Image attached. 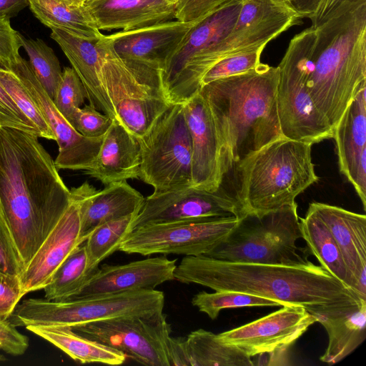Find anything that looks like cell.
Here are the masks:
<instances>
[{
	"instance_id": "3957f363",
	"label": "cell",
	"mask_w": 366,
	"mask_h": 366,
	"mask_svg": "<svg viewBox=\"0 0 366 366\" xmlns=\"http://www.w3.org/2000/svg\"><path fill=\"white\" fill-rule=\"evenodd\" d=\"M277 66L253 69L204 84L199 93L210 109L225 174L238 162L283 137L277 109Z\"/></svg>"
},
{
	"instance_id": "ab89813d",
	"label": "cell",
	"mask_w": 366,
	"mask_h": 366,
	"mask_svg": "<svg viewBox=\"0 0 366 366\" xmlns=\"http://www.w3.org/2000/svg\"><path fill=\"white\" fill-rule=\"evenodd\" d=\"M0 126L25 132L39 138V133L14 103L0 82Z\"/></svg>"
},
{
	"instance_id": "e575fe53",
	"label": "cell",
	"mask_w": 366,
	"mask_h": 366,
	"mask_svg": "<svg viewBox=\"0 0 366 366\" xmlns=\"http://www.w3.org/2000/svg\"><path fill=\"white\" fill-rule=\"evenodd\" d=\"M192 304L215 320L221 310L244 307L281 306L280 303L270 299L247 293L222 290L214 293L201 292L192 299Z\"/></svg>"
},
{
	"instance_id": "4dcf8cb0",
	"label": "cell",
	"mask_w": 366,
	"mask_h": 366,
	"mask_svg": "<svg viewBox=\"0 0 366 366\" xmlns=\"http://www.w3.org/2000/svg\"><path fill=\"white\" fill-rule=\"evenodd\" d=\"M320 323L326 330L329 340L320 360L335 364L351 354L365 339L366 302L347 315L325 318Z\"/></svg>"
},
{
	"instance_id": "83f0119b",
	"label": "cell",
	"mask_w": 366,
	"mask_h": 366,
	"mask_svg": "<svg viewBox=\"0 0 366 366\" xmlns=\"http://www.w3.org/2000/svg\"><path fill=\"white\" fill-rule=\"evenodd\" d=\"M26 329L51 343L74 360L83 364L119 365L126 360L127 356L121 351L84 337L69 327L29 325Z\"/></svg>"
},
{
	"instance_id": "5b68a950",
	"label": "cell",
	"mask_w": 366,
	"mask_h": 366,
	"mask_svg": "<svg viewBox=\"0 0 366 366\" xmlns=\"http://www.w3.org/2000/svg\"><path fill=\"white\" fill-rule=\"evenodd\" d=\"M312 146L283 137L234 167L237 174L235 196L245 214L259 215L292 204L319 181L312 161Z\"/></svg>"
},
{
	"instance_id": "7dc6e473",
	"label": "cell",
	"mask_w": 366,
	"mask_h": 366,
	"mask_svg": "<svg viewBox=\"0 0 366 366\" xmlns=\"http://www.w3.org/2000/svg\"><path fill=\"white\" fill-rule=\"evenodd\" d=\"M27 6V0H0V17H14Z\"/></svg>"
},
{
	"instance_id": "f5cc1de1",
	"label": "cell",
	"mask_w": 366,
	"mask_h": 366,
	"mask_svg": "<svg viewBox=\"0 0 366 366\" xmlns=\"http://www.w3.org/2000/svg\"><path fill=\"white\" fill-rule=\"evenodd\" d=\"M1 341H0V347H1Z\"/></svg>"
},
{
	"instance_id": "cb8c5ba5",
	"label": "cell",
	"mask_w": 366,
	"mask_h": 366,
	"mask_svg": "<svg viewBox=\"0 0 366 366\" xmlns=\"http://www.w3.org/2000/svg\"><path fill=\"white\" fill-rule=\"evenodd\" d=\"M79 197L81 239L105 222L137 214L144 197L127 180L112 182L97 190L85 182L75 187Z\"/></svg>"
},
{
	"instance_id": "9c48e42d",
	"label": "cell",
	"mask_w": 366,
	"mask_h": 366,
	"mask_svg": "<svg viewBox=\"0 0 366 366\" xmlns=\"http://www.w3.org/2000/svg\"><path fill=\"white\" fill-rule=\"evenodd\" d=\"M106 36L102 76L117 121L137 138L144 136L171 107L160 73L121 59Z\"/></svg>"
},
{
	"instance_id": "8d00e7d4",
	"label": "cell",
	"mask_w": 366,
	"mask_h": 366,
	"mask_svg": "<svg viewBox=\"0 0 366 366\" xmlns=\"http://www.w3.org/2000/svg\"><path fill=\"white\" fill-rule=\"evenodd\" d=\"M85 99L84 87L78 75L72 68L65 67L53 99L55 107L69 122L74 112L84 103Z\"/></svg>"
},
{
	"instance_id": "603a6c76",
	"label": "cell",
	"mask_w": 366,
	"mask_h": 366,
	"mask_svg": "<svg viewBox=\"0 0 366 366\" xmlns=\"http://www.w3.org/2000/svg\"><path fill=\"white\" fill-rule=\"evenodd\" d=\"M310 205L335 239L354 280L355 292L366 300V216L325 203Z\"/></svg>"
},
{
	"instance_id": "bcb514c9",
	"label": "cell",
	"mask_w": 366,
	"mask_h": 366,
	"mask_svg": "<svg viewBox=\"0 0 366 366\" xmlns=\"http://www.w3.org/2000/svg\"><path fill=\"white\" fill-rule=\"evenodd\" d=\"M360 1L364 0H322L314 15L310 18L312 21L311 26H318L331 17L343 5Z\"/></svg>"
},
{
	"instance_id": "4316f807",
	"label": "cell",
	"mask_w": 366,
	"mask_h": 366,
	"mask_svg": "<svg viewBox=\"0 0 366 366\" xmlns=\"http://www.w3.org/2000/svg\"><path fill=\"white\" fill-rule=\"evenodd\" d=\"M169 356L174 366H253L252 357L242 349L224 342L217 334L203 329L187 338L169 337Z\"/></svg>"
},
{
	"instance_id": "277c9868",
	"label": "cell",
	"mask_w": 366,
	"mask_h": 366,
	"mask_svg": "<svg viewBox=\"0 0 366 366\" xmlns=\"http://www.w3.org/2000/svg\"><path fill=\"white\" fill-rule=\"evenodd\" d=\"M313 27L307 87L314 105L333 131L366 84V0L343 5Z\"/></svg>"
},
{
	"instance_id": "8fae6325",
	"label": "cell",
	"mask_w": 366,
	"mask_h": 366,
	"mask_svg": "<svg viewBox=\"0 0 366 366\" xmlns=\"http://www.w3.org/2000/svg\"><path fill=\"white\" fill-rule=\"evenodd\" d=\"M304 17L286 0H242L237 19L227 36L214 46L196 69L191 83L199 92L204 74L229 56L264 48Z\"/></svg>"
},
{
	"instance_id": "5bb4252c",
	"label": "cell",
	"mask_w": 366,
	"mask_h": 366,
	"mask_svg": "<svg viewBox=\"0 0 366 366\" xmlns=\"http://www.w3.org/2000/svg\"><path fill=\"white\" fill-rule=\"evenodd\" d=\"M245 214L236 196H232L221 185L214 191L192 185L162 192H153L144 198L135 216L133 230L144 225L184 219Z\"/></svg>"
},
{
	"instance_id": "2e32d148",
	"label": "cell",
	"mask_w": 366,
	"mask_h": 366,
	"mask_svg": "<svg viewBox=\"0 0 366 366\" xmlns=\"http://www.w3.org/2000/svg\"><path fill=\"white\" fill-rule=\"evenodd\" d=\"M20 79L48 123L59 147L54 160L57 169L86 171L97 157L104 136L86 137L62 116L34 73L29 61L21 56L6 66Z\"/></svg>"
},
{
	"instance_id": "ba28073f",
	"label": "cell",
	"mask_w": 366,
	"mask_h": 366,
	"mask_svg": "<svg viewBox=\"0 0 366 366\" xmlns=\"http://www.w3.org/2000/svg\"><path fill=\"white\" fill-rule=\"evenodd\" d=\"M315 28L294 36L277 66V109L284 137L312 144L332 138L333 131L310 97L307 79L312 67Z\"/></svg>"
},
{
	"instance_id": "b9f144b4",
	"label": "cell",
	"mask_w": 366,
	"mask_h": 366,
	"mask_svg": "<svg viewBox=\"0 0 366 366\" xmlns=\"http://www.w3.org/2000/svg\"><path fill=\"white\" fill-rule=\"evenodd\" d=\"M25 267L12 236L0 215V270L20 277Z\"/></svg>"
},
{
	"instance_id": "9a60e30c",
	"label": "cell",
	"mask_w": 366,
	"mask_h": 366,
	"mask_svg": "<svg viewBox=\"0 0 366 366\" xmlns=\"http://www.w3.org/2000/svg\"><path fill=\"white\" fill-rule=\"evenodd\" d=\"M317 318L300 306L287 305L277 311L237 328L218 334L224 342L234 345L250 357L270 354L274 361L285 354Z\"/></svg>"
},
{
	"instance_id": "7a4b0ae2",
	"label": "cell",
	"mask_w": 366,
	"mask_h": 366,
	"mask_svg": "<svg viewBox=\"0 0 366 366\" xmlns=\"http://www.w3.org/2000/svg\"><path fill=\"white\" fill-rule=\"evenodd\" d=\"M38 139L0 128V215L25 265L70 202V189Z\"/></svg>"
},
{
	"instance_id": "d590c367",
	"label": "cell",
	"mask_w": 366,
	"mask_h": 366,
	"mask_svg": "<svg viewBox=\"0 0 366 366\" xmlns=\"http://www.w3.org/2000/svg\"><path fill=\"white\" fill-rule=\"evenodd\" d=\"M0 82L16 106L39 133V137L55 140V136L37 104L17 75L0 66Z\"/></svg>"
},
{
	"instance_id": "7bdbcfd3",
	"label": "cell",
	"mask_w": 366,
	"mask_h": 366,
	"mask_svg": "<svg viewBox=\"0 0 366 366\" xmlns=\"http://www.w3.org/2000/svg\"><path fill=\"white\" fill-rule=\"evenodd\" d=\"M23 297L19 277L0 270V318L8 320Z\"/></svg>"
},
{
	"instance_id": "74e56055",
	"label": "cell",
	"mask_w": 366,
	"mask_h": 366,
	"mask_svg": "<svg viewBox=\"0 0 366 366\" xmlns=\"http://www.w3.org/2000/svg\"><path fill=\"white\" fill-rule=\"evenodd\" d=\"M264 48L241 52L225 57L212 66L202 76L201 86L214 80L244 73L260 63Z\"/></svg>"
},
{
	"instance_id": "484cf974",
	"label": "cell",
	"mask_w": 366,
	"mask_h": 366,
	"mask_svg": "<svg viewBox=\"0 0 366 366\" xmlns=\"http://www.w3.org/2000/svg\"><path fill=\"white\" fill-rule=\"evenodd\" d=\"M140 145L117 119L105 133L99 151L85 174L107 185L128 179H139Z\"/></svg>"
},
{
	"instance_id": "836d02e7",
	"label": "cell",
	"mask_w": 366,
	"mask_h": 366,
	"mask_svg": "<svg viewBox=\"0 0 366 366\" xmlns=\"http://www.w3.org/2000/svg\"><path fill=\"white\" fill-rule=\"evenodd\" d=\"M19 37L34 73L53 100L62 76L56 55L51 47L41 39L26 38L20 33Z\"/></svg>"
},
{
	"instance_id": "816d5d0a",
	"label": "cell",
	"mask_w": 366,
	"mask_h": 366,
	"mask_svg": "<svg viewBox=\"0 0 366 366\" xmlns=\"http://www.w3.org/2000/svg\"><path fill=\"white\" fill-rule=\"evenodd\" d=\"M6 360V358L3 355H0V362H4Z\"/></svg>"
},
{
	"instance_id": "f546056e",
	"label": "cell",
	"mask_w": 366,
	"mask_h": 366,
	"mask_svg": "<svg viewBox=\"0 0 366 366\" xmlns=\"http://www.w3.org/2000/svg\"><path fill=\"white\" fill-rule=\"evenodd\" d=\"M34 15L49 28H59L86 39H99L104 34L83 5L61 0H27Z\"/></svg>"
},
{
	"instance_id": "7402d4cb",
	"label": "cell",
	"mask_w": 366,
	"mask_h": 366,
	"mask_svg": "<svg viewBox=\"0 0 366 366\" xmlns=\"http://www.w3.org/2000/svg\"><path fill=\"white\" fill-rule=\"evenodd\" d=\"M51 38L59 44L80 79L89 105L117 120L102 81V68L107 46L105 35L99 39H86L59 28H51Z\"/></svg>"
},
{
	"instance_id": "db71d44e",
	"label": "cell",
	"mask_w": 366,
	"mask_h": 366,
	"mask_svg": "<svg viewBox=\"0 0 366 366\" xmlns=\"http://www.w3.org/2000/svg\"><path fill=\"white\" fill-rule=\"evenodd\" d=\"M85 1H88V0H84Z\"/></svg>"
},
{
	"instance_id": "f1b7e54d",
	"label": "cell",
	"mask_w": 366,
	"mask_h": 366,
	"mask_svg": "<svg viewBox=\"0 0 366 366\" xmlns=\"http://www.w3.org/2000/svg\"><path fill=\"white\" fill-rule=\"evenodd\" d=\"M300 221L302 238L320 265L355 292L354 280L335 239L310 204L305 217H300Z\"/></svg>"
},
{
	"instance_id": "c3c4849f",
	"label": "cell",
	"mask_w": 366,
	"mask_h": 366,
	"mask_svg": "<svg viewBox=\"0 0 366 366\" xmlns=\"http://www.w3.org/2000/svg\"><path fill=\"white\" fill-rule=\"evenodd\" d=\"M303 17L311 18L317 11L322 0H286Z\"/></svg>"
},
{
	"instance_id": "1f68e13d",
	"label": "cell",
	"mask_w": 366,
	"mask_h": 366,
	"mask_svg": "<svg viewBox=\"0 0 366 366\" xmlns=\"http://www.w3.org/2000/svg\"><path fill=\"white\" fill-rule=\"evenodd\" d=\"M91 267L84 243L76 247L61 263L43 289L44 299L61 301L74 297L97 273Z\"/></svg>"
},
{
	"instance_id": "7c38bea8",
	"label": "cell",
	"mask_w": 366,
	"mask_h": 366,
	"mask_svg": "<svg viewBox=\"0 0 366 366\" xmlns=\"http://www.w3.org/2000/svg\"><path fill=\"white\" fill-rule=\"evenodd\" d=\"M239 221L227 216L144 225L134 229L118 250L142 256L204 255L224 240Z\"/></svg>"
},
{
	"instance_id": "681fc988",
	"label": "cell",
	"mask_w": 366,
	"mask_h": 366,
	"mask_svg": "<svg viewBox=\"0 0 366 366\" xmlns=\"http://www.w3.org/2000/svg\"><path fill=\"white\" fill-rule=\"evenodd\" d=\"M70 4L74 5H83L85 3L84 0H61Z\"/></svg>"
},
{
	"instance_id": "ffe728a7",
	"label": "cell",
	"mask_w": 366,
	"mask_h": 366,
	"mask_svg": "<svg viewBox=\"0 0 366 366\" xmlns=\"http://www.w3.org/2000/svg\"><path fill=\"white\" fill-rule=\"evenodd\" d=\"M340 171L366 209V84L357 92L333 129Z\"/></svg>"
},
{
	"instance_id": "4fadbf2b",
	"label": "cell",
	"mask_w": 366,
	"mask_h": 366,
	"mask_svg": "<svg viewBox=\"0 0 366 366\" xmlns=\"http://www.w3.org/2000/svg\"><path fill=\"white\" fill-rule=\"evenodd\" d=\"M71 328L142 365L171 366L168 345L172 329L163 312L92 322Z\"/></svg>"
},
{
	"instance_id": "e0dca14e",
	"label": "cell",
	"mask_w": 366,
	"mask_h": 366,
	"mask_svg": "<svg viewBox=\"0 0 366 366\" xmlns=\"http://www.w3.org/2000/svg\"><path fill=\"white\" fill-rule=\"evenodd\" d=\"M199 21L173 19L106 36L121 59L160 72L166 68L192 28Z\"/></svg>"
},
{
	"instance_id": "d6a6232c",
	"label": "cell",
	"mask_w": 366,
	"mask_h": 366,
	"mask_svg": "<svg viewBox=\"0 0 366 366\" xmlns=\"http://www.w3.org/2000/svg\"><path fill=\"white\" fill-rule=\"evenodd\" d=\"M136 215L134 214L105 222L91 232L84 242L91 267H99L104 259L119 249L133 231L132 223Z\"/></svg>"
},
{
	"instance_id": "60d3db41",
	"label": "cell",
	"mask_w": 366,
	"mask_h": 366,
	"mask_svg": "<svg viewBox=\"0 0 366 366\" xmlns=\"http://www.w3.org/2000/svg\"><path fill=\"white\" fill-rule=\"evenodd\" d=\"M234 0H179L175 4V19L199 21Z\"/></svg>"
},
{
	"instance_id": "d6986e66",
	"label": "cell",
	"mask_w": 366,
	"mask_h": 366,
	"mask_svg": "<svg viewBox=\"0 0 366 366\" xmlns=\"http://www.w3.org/2000/svg\"><path fill=\"white\" fill-rule=\"evenodd\" d=\"M183 104L192 147V186L214 191L225 176L221 147L213 118L199 93Z\"/></svg>"
},
{
	"instance_id": "d4e9b609",
	"label": "cell",
	"mask_w": 366,
	"mask_h": 366,
	"mask_svg": "<svg viewBox=\"0 0 366 366\" xmlns=\"http://www.w3.org/2000/svg\"><path fill=\"white\" fill-rule=\"evenodd\" d=\"M100 31H126L175 19L165 0H88L84 3Z\"/></svg>"
},
{
	"instance_id": "ee69618b",
	"label": "cell",
	"mask_w": 366,
	"mask_h": 366,
	"mask_svg": "<svg viewBox=\"0 0 366 366\" xmlns=\"http://www.w3.org/2000/svg\"><path fill=\"white\" fill-rule=\"evenodd\" d=\"M19 31L14 30L10 19L0 17V66H7L14 62L20 56L21 47Z\"/></svg>"
},
{
	"instance_id": "8992f818",
	"label": "cell",
	"mask_w": 366,
	"mask_h": 366,
	"mask_svg": "<svg viewBox=\"0 0 366 366\" xmlns=\"http://www.w3.org/2000/svg\"><path fill=\"white\" fill-rule=\"evenodd\" d=\"M300 238L295 202L259 215L245 214L227 238L204 255L227 262L297 266L309 261L298 252Z\"/></svg>"
},
{
	"instance_id": "11a10c76",
	"label": "cell",
	"mask_w": 366,
	"mask_h": 366,
	"mask_svg": "<svg viewBox=\"0 0 366 366\" xmlns=\"http://www.w3.org/2000/svg\"><path fill=\"white\" fill-rule=\"evenodd\" d=\"M1 127L0 126V128H1Z\"/></svg>"
},
{
	"instance_id": "f35d334b",
	"label": "cell",
	"mask_w": 366,
	"mask_h": 366,
	"mask_svg": "<svg viewBox=\"0 0 366 366\" xmlns=\"http://www.w3.org/2000/svg\"><path fill=\"white\" fill-rule=\"evenodd\" d=\"M113 119L89 104L83 108H78L69 122L83 136L99 137L105 134Z\"/></svg>"
},
{
	"instance_id": "44dd1931",
	"label": "cell",
	"mask_w": 366,
	"mask_h": 366,
	"mask_svg": "<svg viewBox=\"0 0 366 366\" xmlns=\"http://www.w3.org/2000/svg\"><path fill=\"white\" fill-rule=\"evenodd\" d=\"M176 262V259H169L163 256L124 264H102L97 273L73 298L155 290L158 285L174 280Z\"/></svg>"
},
{
	"instance_id": "52a82bcc",
	"label": "cell",
	"mask_w": 366,
	"mask_h": 366,
	"mask_svg": "<svg viewBox=\"0 0 366 366\" xmlns=\"http://www.w3.org/2000/svg\"><path fill=\"white\" fill-rule=\"evenodd\" d=\"M164 295L156 290H136L61 301L29 298L9 317L15 327H73L109 319L151 315L163 312Z\"/></svg>"
},
{
	"instance_id": "ac0fdd59",
	"label": "cell",
	"mask_w": 366,
	"mask_h": 366,
	"mask_svg": "<svg viewBox=\"0 0 366 366\" xmlns=\"http://www.w3.org/2000/svg\"><path fill=\"white\" fill-rule=\"evenodd\" d=\"M82 243L79 197L72 187L68 207L19 277L23 296L44 289L61 263Z\"/></svg>"
},
{
	"instance_id": "f907efd6",
	"label": "cell",
	"mask_w": 366,
	"mask_h": 366,
	"mask_svg": "<svg viewBox=\"0 0 366 366\" xmlns=\"http://www.w3.org/2000/svg\"><path fill=\"white\" fill-rule=\"evenodd\" d=\"M165 1H168L170 4L175 5L179 0H165Z\"/></svg>"
},
{
	"instance_id": "6da1fadb",
	"label": "cell",
	"mask_w": 366,
	"mask_h": 366,
	"mask_svg": "<svg viewBox=\"0 0 366 366\" xmlns=\"http://www.w3.org/2000/svg\"><path fill=\"white\" fill-rule=\"evenodd\" d=\"M174 280L214 291H235L300 306L317 318L351 313L366 302L321 265L297 266L233 262L204 255L185 256Z\"/></svg>"
},
{
	"instance_id": "30bf717a",
	"label": "cell",
	"mask_w": 366,
	"mask_h": 366,
	"mask_svg": "<svg viewBox=\"0 0 366 366\" xmlns=\"http://www.w3.org/2000/svg\"><path fill=\"white\" fill-rule=\"evenodd\" d=\"M139 179L162 192L192 185V147L183 104H172L144 136Z\"/></svg>"
},
{
	"instance_id": "f6af8a7d",
	"label": "cell",
	"mask_w": 366,
	"mask_h": 366,
	"mask_svg": "<svg viewBox=\"0 0 366 366\" xmlns=\"http://www.w3.org/2000/svg\"><path fill=\"white\" fill-rule=\"evenodd\" d=\"M0 349L14 356L23 355L29 347L26 336L20 333L10 321L0 318Z\"/></svg>"
}]
</instances>
